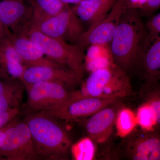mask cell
Masks as SVG:
<instances>
[{"label":"cell","mask_w":160,"mask_h":160,"mask_svg":"<svg viewBox=\"0 0 160 160\" xmlns=\"http://www.w3.org/2000/svg\"><path fill=\"white\" fill-rule=\"evenodd\" d=\"M32 16L30 0H0V20L11 32L26 30Z\"/></svg>","instance_id":"obj_12"},{"label":"cell","mask_w":160,"mask_h":160,"mask_svg":"<svg viewBox=\"0 0 160 160\" xmlns=\"http://www.w3.org/2000/svg\"><path fill=\"white\" fill-rule=\"evenodd\" d=\"M10 32L0 20V43L9 37Z\"/></svg>","instance_id":"obj_29"},{"label":"cell","mask_w":160,"mask_h":160,"mask_svg":"<svg viewBox=\"0 0 160 160\" xmlns=\"http://www.w3.org/2000/svg\"><path fill=\"white\" fill-rule=\"evenodd\" d=\"M118 99L93 97L72 98L55 109L42 111L56 119L69 122L92 115L96 112L117 102Z\"/></svg>","instance_id":"obj_9"},{"label":"cell","mask_w":160,"mask_h":160,"mask_svg":"<svg viewBox=\"0 0 160 160\" xmlns=\"http://www.w3.org/2000/svg\"><path fill=\"white\" fill-rule=\"evenodd\" d=\"M26 67L9 37L2 41L0 43V72L2 78H11L22 81Z\"/></svg>","instance_id":"obj_16"},{"label":"cell","mask_w":160,"mask_h":160,"mask_svg":"<svg viewBox=\"0 0 160 160\" xmlns=\"http://www.w3.org/2000/svg\"><path fill=\"white\" fill-rule=\"evenodd\" d=\"M26 89L13 80L0 79V112L19 108Z\"/></svg>","instance_id":"obj_18"},{"label":"cell","mask_w":160,"mask_h":160,"mask_svg":"<svg viewBox=\"0 0 160 160\" xmlns=\"http://www.w3.org/2000/svg\"><path fill=\"white\" fill-rule=\"evenodd\" d=\"M145 26L149 35L153 37L160 36V13L154 14L149 17Z\"/></svg>","instance_id":"obj_24"},{"label":"cell","mask_w":160,"mask_h":160,"mask_svg":"<svg viewBox=\"0 0 160 160\" xmlns=\"http://www.w3.org/2000/svg\"><path fill=\"white\" fill-rule=\"evenodd\" d=\"M142 66L147 89H151L159 79L160 37L146 35L139 51L136 65Z\"/></svg>","instance_id":"obj_13"},{"label":"cell","mask_w":160,"mask_h":160,"mask_svg":"<svg viewBox=\"0 0 160 160\" xmlns=\"http://www.w3.org/2000/svg\"><path fill=\"white\" fill-rule=\"evenodd\" d=\"M117 0H83L71 7L83 23L92 26L105 16Z\"/></svg>","instance_id":"obj_17"},{"label":"cell","mask_w":160,"mask_h":160,"mask_svg":"<svg viewBox=\"0 0 160 160\" xmlns=\"http://www.w3.org/2000/svg\"><path fill=\"white\" fill-rule=\"evenodd\" d=\"M126 152L130 159H160V140L158 133L152 130L132 131L127 136Z\"/></svg>","instance_id":"obj_11"},{"label":"cell","mask_w":160,"mask_h":160,"mask_svg":"<svg viewBox=\"0 0 160 160\" xmlns=\"http://www.w3.org/2000/svg\"><path fill=\"white\" fill-rule=\"evenodd\" d=\"M71 150L75 160H92L94 158L95 146L90 138H84L72 146Z\"/></svg>","instance_id":"obj_23"},{"label":"cell","mask_w":160,"mask_h":160,"mask_svg":"<svg viewBox=\"0 0 160 160\" xmlns=\"http://www.w3.org/2000/svg\"><path fill=\"white\" fill-rule=\"evenodd\" d=\"M30 26L48 36L74 44L86 30L69 6L53 17Z\"/></svg>","instance_id":"obj_7"},{"label":"cell","mask_w":160,"mask_h":160,"mask_svg":"<svg viewBox=\"0 0 160 160\" xmlns=\"http://www.w3.org/2000/svg\"><path fill=\"white\" fill-rule=\"evenodd\" d=\"M32 16L29 26L34 25L57 15L69 5L61 0H30Z\"/></svg>","instance_id":"obj_20"},{"label":"cell","mask_w":160,"mask_h":160,"mask_svg":"<svg viewBox=\"0 0 160 160\" xmlns=\"http://www.w3.org/2000/svg\"><path fill=\"white\" fill-rule=\"evenodd\" d=\"M62 2L66 5H76L80 2H82L83 0H61Z\"/></svg>","instance_id":"obj_30"},{"label":"cell","mask_w":160,"mask_h":160,"mask_svg":"<svg viewBox=\"0 0 160 160\" xmlns=\"http://www.w3.org/2000/svg\"><path fill=\"white\" fill-rule=\"evenodd\" d=\"M87 48L84 68L90 72L114 64L109 45L94 44Z\"/></svg>","instance_id":"obj_19"},{"label":"cell","mask_w":160,"mask_h":160,"mask_svg":"<svg viewBox=\"0 0 160 160\" xmlns=\"http://www.w3.org/2000/svg\"><path fill=\"white\" fill-rule=\"evenodd\" d=\"M117 102L103 108L92 116L86 123L89 138L96 142H105L109 139L121 106Z\"/></svg>","instance_id":"obj_14"},{"label":"cell","mask_w":160,"mask_h":160,"mask_svg":"<svg viewBox=\"0 0 160 160\" xmlns=\"http://www.w3.org/2000/svg\"><path fill=\"white\" fill-rule=\"evenodd\" d=\"M9 123L6 126H3L2 128H0V145H1V142H2V140L3 136H4V134L6 132V129L9 127Z\"/></svg>","instance_id":"obj_31"},{"label":"cell","mask_w":160,"mask_h":160,"mask_svg":"<svg viewBox=\"0 0 160 160\" xmlns=\"http://www.w3.org/2000/svg\"><path fill=\"white\" fill-rule=\"evenodd\" d=\"M136 118L137 124L143 130L150 131L157 124L160 123V119L158 117L154 109L148 103L140 106Z\"/></svg>","instance_id":"obj_22"},{"label":"cell","mask_w":160,"mask_h":160,"mask_svg":"<svg viewBox=\"0 0 160 160\" xmlns=\"http://www.w3.org/2000/svg\"><path fill=\"white\" fill-rule=\"evenodd\" d=\"M126 0H117L102 18L89 26L77 42L83 49L94 44L109 45L125 8Z\"/></svg>","instance_id":"obj_8"},{"label":"cell","mask_w":160,"mask_h":160,"mask_svg":"<svg viewBox=\"0 0 160 160\" xmlns=\"http://www.w3.org/2000/svg\"><path fill=\"white\" fill-rule=\"evenodd\" d=\"M160 7V0H147L145 5L138 11L142 17L149 18L155 14Z\"/></svg>","instance_id":"obj_25"},{"label":"cell","mask_w":160,"mask_h":160,"mask_svg":"<svg viewBox=\"0 0 160 160\" xmlns=\"http://www.w3.org/2000/svg\"><path fill=\"white\" fill-rule=\"evenodd\" d=\"M24 85L27 92V105L30 112L55 109L72 97V92H69L66 86L60 83L40 82Z\"/></svg>","instance_id":"obj_6"},{"label":"cell","mask_w":160,"mask_h":160,"mask_svg":"<svg viewBox=\"0 0 160 160\" xmlns=\"http://www.w3.org/2000/svg\"><path fill=\"white\" fill-rule=\"evenodd\" d=\"M0 78H2V74H1V72H0Z\"/></svg>","instance_id":"obj_32"},{"label":"cell","mask_w":160,"mask_h":160,"mask_svg":"<svg viewBox=\"0 0 160 160\" xmlns=\"http://www.w3.org/2000/svg\"><path fill=\"white\" fill-rule=\"evenodd\" d=\"M15 118L9 123L0 145V158L9 160L39 159L28 126Z\"/></svg>","instance_id":"obj_5"},{"label":"cell","mask_w":160,"mask_h":160,"mask_svg":"<svg viewBox=\"0 0 160 160\" xmlns=\"http://www.w3.org/2000/svg\"><path fill=\"white\" fill-rule=\"evenodd\" d=\"M147 33L138 10L125 9L109 45L114 64L126 72L136 66Z\"/></svg>","instance_id":"obj_1"},{"label":"cell","mask_w":160,"mask_h":160,"mask_svg":"<svg viewBox=\"0 0 160 160\" xmlns=\"http://www.w3.org/2000/svg\"><path fill=\"white\" fill-rule=\"evenodd\" d=\"M20 113L19 108L10 109L4 112H0V128L18 117Z\"/></svg>","instance_id":"obj_26"},{"label":"cell","mask_w":160,"mask_h":160,"mask_svg":"<svg viewBox=\"0 0 160 160\" xmlns=\"http://www.w3.org/2000/svg\"><path fill=\"white\" fill-rule=\"evenodd\" d=\"M9 37L12 46L26 67L58 65L46 58L39 47L24 32H10Z\"/></svg>","instance_id":"obj_15"},{"label":"cell","mask_w":160,"mask_h":160,"mask_svg":"<svg viewBox=\"0 0 160 160\" xmlns=\"http://www.w3.org/2000/svg\"><path fill=\"white\" fill-rule=\"evenodd\" d=\"M132 93L130 79L126 72L114 63L90 72L81 89L73 92V95L76 98L118 99Z\"/></svg>","instance_id":"obj_3"},{"label":"cell","mask_w":160,"mask_h":160,"mask_svg":"<svg viewBox=\"0 0 160 160\" xmlns=\"http://www.w3.org/2000/svg\"><path fill=\"white\" fill-rule=\"evenodd\" d=\"M147 0H126V9L140 10L146 4Z\"/></svg>","instance_id":"obj_28"},{"label":"cell","mask_w":160,"mask_h":160,"mask_svg":"<svg viewBox=\"0 0 160 160\" xmlns=\"http://www.w3.org/2000/svg\"><path fill=\"white\" fill-rule=\"evenodd\" d=\"M23 32L50 61L72 70L84 71V49L78 45L48 36L32 26Z\"/></svg>","instance_id":"obj_4"},{"label":"cell","mask_w":160,"mask_h":160,"mask_svg":"<svg viewBox=\"0 0 160 160\" xmlns=\"http://www.w3.org/2000/svg\"><path fill=\"white\" fill-rule=\"evenodd\" d=\"M84 71H78L56 65H41L26 67L23 75L24 84H32L40 82H53L64 86H73L82 79Z\"/></svg>","instance_id":"obj_10"},{"label":"cell","mask_w":160,"mask_h":160,"mask_svg":"<svg viewBox=\"0 0 160 160\" xmlns=\"http://www.w3.org/2000/svg\"><path fill=\"white\" fill-rule=\"evenodd\" d=\"M137 124L136 115L128 108H121L118 112L115 125L118 135L126 137L133 131Z\"/></svg>","instance_id":"obj_21"},{"label":"cell","mask_w":160,"mask_h":160,"mask_svg":"<svg viewBox=\"0 0 160 160\" xmlns=\"http://www.w3.org/2000/svg\"><path fill=\"white\" fill-rule=\"evenodd\" d=\"M149 105L154 109L158 117L160 119V101L159 95L158 92H153L149 96L148 98V102Z\"/></svg>","instance_id":"obj_27"},{"label":"cell","mask_w":160,"mask_h":160,"mask_svg":"<svg viewBox=\"0 0 160 160\" xmlns=\"http://www.w3.org/2000/svg\"><path fill=\"white\" fill-rule=\"evenodd\" d=\"M24 122L29 127L39 159L55 160L66 154L71 145L56 119L42 112H30Z\"/></svg>","instance_id":"obj_2"}]
</instances>
